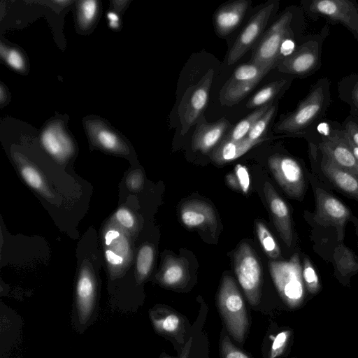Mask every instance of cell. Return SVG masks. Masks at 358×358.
Here are the masks:
<instances>
[{
  "instance_id": "obj_1",
  "label": "cell",
  "mask_w": 358,
  "mask_h": 358,
  "mask_svg": "<svg viewBox=\"0 0 358 358\" xmlns=\"http://www.w3.org/2000/svg\"><path fill=\"white\" fill-rule=\"evenodd\" d=\"M331 101V81L327 77H322L310 87L296 108L282 117L275 131L306 139L324 120Z\"/></svg>"
},
{
  "instance_id": "obj_2",
  "label": "cell",
  "mask_w": 358,
  "mask_h": 358,
  "mask_svg": "<svg viewBox=\"0 0 358 358\" xmlns=\"http://www.w3.org/2000/svg\"><path fill=\"white\" fill-rule=\"evenodd\" d=\"M305 22L301 7L287 8L268 29L253 49L250 63L262 67L277 68L282 58L284 42L294 36H302Z\"/></svg>"
},
{
  "instance_id": "obj_3",
  "label": "cell",
  "mask_w": 358,
  "mask_h": 358,
  "mask_svg": "<svg viewBox=\"0 0 358 358\" xmlns=\"http://www.w3.org/2000/svg\"><path fill=\"white\" fill-rule=\"evenodd\" d=\"M329 33L330 27L325 24L319 32L302 37L292 53L280 62L278 70L299 78L315 73L321 68L322 46Z\"/></svg>"
},
{
  "instance_id": "obj_4",
  "label": "cell",
  "mask_w": 358,
  "mask_h": 358,
  "mask_svg": "<svg viewBox=\"0 0 358 358\" xmlns=\"http://www.w3.org/2000/svg\"><path fill=\"white\" fill-rule=\"evenodd\" d=\"M268 265L272 279L283 302L292 309L302 306L306 298V289L299 255L295 254L289 261H272Z\"/></svg>"
},
{
  "instance_id": "obj_5",
  "label": "cell",
  "mask_w": 358,
  "mask_h": 358,
  "mask_svg": "<svg viewBox=\"0 0 358 358\" xmlns=\"http://www.w3.org/2000/svg\"><path fill=\"white\" fill-rule=\"evenodd\" d=\"M301 7L312 21L322 17L329 24L343 25L358 43V3L356 0H301Z\"/></svg>"
},
{
  "instance_id": "obj_6",
  "label": "cell",
  "mask_w": 358,
  "mask_h": 358,
  "mask_svg": "<svg viewBox=\"0 0 358 358\" xmlns=\"http://www.w3.org/2000/svg\"><path fill=\"white\" fill-rule=\"evenodd\" d=\"M217 303L229 334L236 341L243 342L248 327V318L244 300L230 276H224L222 280Z\"/></svg>"
},
{
  "instance_id": "obj_7",
  "label": "cell",
  "mask_w": 358,
  "mask_h": 358,
  "mask_svg": "<svg viewBox=\"0 0 358 358\" xmlns=\"http://www.w3.org/2000/svg\"><path fill=\"white\" fill-rule=\"evenodd\" d=\"M273 66L262 67L248 63L238 66L220 92L224 106H232L250 93Z\"/></svg>"
},
{
  "instance_id": "obj_8",
  "label": "cell",
  "mask_w": 358,
  "mask_h": 358,
  "mask_svg": "<svg viewBox=\"0 0 358 358\" xmlns=\"http://www.w3.org/2000/svg\"><path fill=\"white\" fill-rule=\"evenodd\" d=\"M235 272L245 296L252 306L261 296L262 268L256 253L246 243L240 245L234 254Z\"/></svg>"
},
{
  "instance_id": "obj_9",
  "label": "cell",
  "mask_w": 358,
  "mask_h": 358,
  "mask_svg": "<svg viewBox=\"0 0 358 358\" xmlns=\"http://www.w3.org/2000/svg\"><path fill=\"white\" fill-rule=\"evenodd\" d=\"M213 74L212 69L208 70L199 83L183 94L178 110L181 134L185 135L203 116L209 101Z\"/></svg>"
},
{
  "instance_id": "obj_10",
  "label": "cell",
  "mask_w": 358,
  "mask_h": 358,
  "mask_svg": "<svg viewBox=\"0 0 358 358\" xmlns=\"http://www.w3.org/2000/svg\"><path fill=\"white\" fill-rule=\"evenodd\" d=\"M278 1H270L255 13L241 30L232 45L227 58V64L239 60L257 42L269 19L278 8Z\"/></svg>"
},
{
  "instance_id": "obj_11",
  "label": "cell",
  "mask_w": 358,
  "mask_h": 358,
  "mask_svg": "<svg viewBox=\"0 0 358 358\" xmlns=\"http://www.w3.org/2000/svg\"><path fill=\"white\" fill-rule=\"evenodd\" d=\"M269 169L281 188L293 198H301L305 192V179L300 163L294 157L275 154L268 158Z\"/></svg>"
},
{
  "instance_id": "obj_12",
  "label": "cell",
  "mask_w": 358,
  "mask_h": 358,
  "mask_svg": "<svg viewBox=\"0 0 358 358\" xmlns=\"http://www.w3.org/2000/svg\"><path fill=\"white\" fill-rule=\"evenodd\" d=\"M316 211L314 220L322 226H334L338 231V239L343 238L344 227L350 218L348 208L337 198L320 188L315 192Z\"/></svg>"
},
{
  "instance_id": "obj_13",
  "label": "cell",
  "mask_w": 358,
  "mask_h": 358,
  "mask_svg": "<svg viewBox=\"0 0 358 358\" xmlns=\"http://www.w3.org/2000/svg\"><path fill=\"white\" fill-rule=\"evenodd\" d=\"M231 129L230 122L224 117L208 124L202 116L197 122L192 136V149L203 153L213 151Z\"/></svg>"
},
{
  "instance_id": "obj_14",
  "label": "cell",
  "mask_w": 358,
  "mask_h": 358,
  "mask_svg": "<svg viewBox=\"0 0 358 358\" xmlns=\"http://www.w3.org/2000/svg\"><path fill=\"white\" fill-rule=\"evenodd\" d=\"M264 192L275 226L287 247L289 248L293 241V231L289 208L267 181L264 182Z\"/></svg>"
},
{
  "instance_id": "obj_15",
  "label": "cell",
  "mask_w": 358,
  "mask_h": 358,
  "mask_svg": "<svg viewBox=\"0 0 358 358\" xmlns=\"http://www.w3.org/2000/svg\"><path fill=\"white\" fill-rule=\"evenodd\" d=\"M251 1L236 0L222 5L213 15L215 30L220 36L234 31L241 23Z\"/></svg>"
},
{
  "instance_id": "obj_16",
  "label": "cell",
  "mask_w": 358,
  "mask_h": 358,
  "mask_svg": "<svg viewBox=\"0 0 358 358\" xmlns=\"http://www.w3.org/2000/svg\"><path fill=\"white\" fill-rule=\"evenodd\" d=\"M317 149L320 156V169L324 176L337 189L358 200V177L336 166Z\"/></svg>"
},
{
  "instance_id": "obj_17",
  "label": "cell",
  "mask_w": 358,
  "mask_h": 358,
  "mask_svg": "<svg viewBox=\"0 0 358 358\" xmlns=\"http://www.w3.org/2000/svg\"><path fill=\"white\" fill-rule=\"evenodd\" d=\"M180 219L187 227H204L214 225L216 222L214 210L210 205L201 201H189L180 208Z\"/></svg>"
},
{
  "instance_id": "obj_18",
  "label": "cell",
  "mask_w": 358,
  "mask_h": 358,
  "mask_svg": "<svg viewBox=\"0 0 358 358\" xmlns=\"http://www.w3.org/2000/svg\"><path fill=\"white\" fill-rule=\"evenodd\" d=\"M265 138L252 141L244 138L240 141H234L224 138L212 151L211 157L218 164L227 163L240 157L255 145L265 141Z\"/></svg>"
},
{
  "instance_id": "obj_19",
  "label": "cell",
  "mask_w": 358,
  "mask_h": 358,
  "mask_svg": "<svg viewBox=\"0 0 358 358\" xmlns=\"http://www.w3.org/2000/svg\"><path fill=\"white\" fill-rule=\"evenodd\" d=\"M41 142L45 149L57 158H66L72 152L71 141L57 125L49 126L43 131Z\"/></svg>"
},
{
  "instance_id": "obj_20",
  "label": "cell",
  "mask_w": 358,
  "mask_h": 358,
  "mask_svg": "<svg viewBox=\"0 0 358 358\" xmlns=\"http://www.w3.org/2000/svg\"><path fill=\"white\" fill-rule=\"evenodd\" d=\"M293 76L281 78L268 83L257 92L248 101V108L257 109L273 102L275 97L285 92L291 85Z\"/></svg>"
},
{
  "instance_id": "obj_21",
  "label": "cell",
  "mask_w": 358,
  "mask_h": 358,
  "mask_svg": "<svg viewBox=\"0 0 358 358\" xmlns=\"http://www.w3.org/2000/svg\"><path fill=\"white\" fill-rule=\"evenodd\" d=\"M337 90L338 98L350 106V115L358 117V73L341 78Z\"/></svg>"
},
{
  "instance_id": "obj_22",
  "label": "cell",
  "mask_w": 358,
  "mask_h": 358,
  "mask_svg": "<svg viewBox=\"0 0 358 358\" xmlns=\"http://www.w3.org/2000/svg\"><path fill=\"white\" fill-rule=\"evenodd\" d=\"M94 292V284L90 276L83 272L77 286L79 312L83 320L87 319L92 311Z\"/></svg>"
},
{
  "instance_id": "obj_23",
  "label": "cell",
  "mask_w": 358,
  "mask_h": 358,
  "mask_svg": "<svg viewBox=\"0 0 358 358\" xmlns=\"http://www.w3.org/2000/svg\"><path fill=\"white\" fill-rule=\"evenodd\" d=\"M273 102L255 109L245 117L239 121L229 131L224 138L240 141L247 136L255 122L272 106Z\"/></svg>"
},
{
  "instance_id": "obj_24",
  "label": "cell",
  "mask_w": 358,
  "mask_h": 358,
  "mask_svg": "<svg viewBox=\"0 0 358 358\" xmlns=\"http://www.w3.org/2000/svg\"><path fill=\"white\" fill-rule=\"evenodd\" d=\"M334 257L337 269L343 276L358 270V262L353 253L345 246L338 245L335 250Z\"/></svg>"
},
{
  "instance_id": "obj_25",
  "label": "cell",
  "mask_w": 358,
  "mask_h": 358,
  "mask_svg": "<svg viewBox=\"0 0 358 358\" xmlns=\"http://www.w3.org/2000/svg\"><path fill=\"white\" fill-rule=\"evenodd\" d=\"M256 230L259 241L266 255L271 259L280 256L279 247L267 227L260 221L256 222Z\"/></svg>"
},
{
  "instance_id": "obj_26",
  "label": "cell",
  "mask_w": 358,
  "mask_h": 358,
  "mask_svg": "<svg viewBox=\"0 0 358 358\" xmlns=\"http://www.w3.org/2000/svg\"><path fill=\"white\" fill-rule=\"evenodd\" d=\"M153 323L159 331L173 335L176 334L182 327V320L179 315L169 311L159 317L154 318Z\"/></svg>"
},
{
  "instance_id": "obj_27",
  "label": "cell",
  "mask_w": 358,
  "mask_h": 358,
  "mask_svg": "<svg viewBox=\"0 0 358 358\" xmlns=\"http://www.w3.org/2000/svg\"><path fill=\"white\" fill-rule=\"evenodd\" d=\"M227 183L233 188L240 189L246 194L250 188V179L245 166L238 164L234 172L227 176Z\"/></svg>"
},
{
  "instance_id": "obj_28",
  "label": "cell",
  "mask_w": 358,
  "mask_h": 358,
  "mask_svg": "<svg viewBox=\"0 0 358 358\" xmlns=\"http://www.w3.org/2000/svg\"><path fill=\"white\" fill-rule=\"evenodd\" d=\"M302 276L306 291L312 296L317 294L321 288L319 277L312 263L304 259Z\"/></svg>"
},
{
  "instance_id": "obj_29",
  "label": "cell",
  "mask_w": 358,
  "mask_h": 358,
  "mask_svg": "<svg viewBox=\"0 0 358 358\" xmlns=\"http://www.w3.org/2000/svg\"><path fill=\"white\" fill-rule=\"evenodd\" d=\"M185 276L183 266L177 260L170 261L166 266L163 274L162 281L169 286H175L180 283Z\"/></svg>"
},
{
  "instance_id": "obj_30",
  "label": "cell",
  "mask_w": 358,
  "mask_h": 358,
  "mask_svg": "<svg viewBox=\"0 0 358 358\" xmlns=\"http://www.w3.org/2000/svg\"><path fill=\"white\" fill-rule=\"evenodd\" d=\"M278 108V103L272 106L255 122L245 138L256 141L261 139L266 132V130L273 119Z\"/></svg>"
},
{
  "instance_id": "obj_31",
  "label": "cell",
  "mask_w": 358,
  "mask_h": 358,
  "mask_svg": "<svg viewBox=\"0 0 358 358\" xmlns=\"http://www.w3.org/2000/svg\"><path fill=\"white\" fill-rule=\"evenodd\" d=\"M154 252L150 245L143 246L138 252L137 257L136 267L138 273L142 276H146L152 264Z\"/></svg>"
},
{
  "instance_id": "obj_32",
  "label": "cell",
  "mask_w": 358,
  "mask_h": 358,
  "mask_svg": "<svg viewBox=\"0 0 358 358\" xmlns=\"http://www.w3.org/2000/svg\"><path fill=\"white\" fill-rule=\"evenodd\" d=\"M291 336V330H285L280 332L274 338L268 358H276L283 354L289 344Z\"/></svg>"
},
{
  "instance_id": "obj_33",
  "label": "cell",
  "mask_w": 358,
  "mask_h": 358,
  "mask_svg": "<svg viewBox=\"0 0 358 358\" xmlns=\"http://www.w3.org/2000/svg\"><path fill=\"white\" fill-rule=\"evenodd\" d=\"M97 10V2L85 1L81 2L79 21L83 27H87L94 19Z\"/></svg>"
},
{
  "instance_id": "obj_34",
  "label": "cell",
  "mask_w": 358,
  "mask_h": 358,
  "mask_svg": "<svg viewBox=\"0 0 358 358\" xmlns=\"http://www.w3.org/2000/svg\"><path fill=\"white\" fill-rule=\"evenodd\" d=\"M220 350L222 358H250L247 354L237 348L227 336L222 338Z\"/></svg>"
},
{
  "instance_id": "obj_35",
  "label": "cell",
  "mask_w": 358,
  "mask_h": 358,
  "mask_svg": "<svg viewBox=\"0 0 358 358\" xmlns=\"http://www.w3.org/2000/svg\"><path fill=\"white\" fill-rule=\"evenodd\" d=\"M341 127L350 140L358 147V117L349 115L341 123Z\"/></svg>"
},
{
  "instance_id": "obj_36",
  "label": "cell",
  "mask_w": 358,
  "mask_h": 358,
  "mask_svg": "<svg viewBox=\"0 0 358 358\" xmlns=\"http://www.w3.org/2000/svg\"><path fill=\"white\" fill-rule=\"evenodd\" d=\"M22 176L27 183L31 187L39 189L43 185V180L38 171L31 166H24L21 171Z\"/></svg>"
},
{
  "instance_id": "obj_37",
  "label": "cell",
  "mask_w": 358,
  "mask_h": 358,
  "mask_svg": "<svg viewBox=\"0 0 358 358\" xmlns=\"http://www.w3.org/2000/svg\"><path fill=\"white\" fill-rule=\"evenodd\" d=\"M96 138L99 143L108 150H114L118 145L117 136L107 129L99 130L96 134Z\"/></svg>"
},
{
  "instance_id": "obj_38",
  "label": "cell",
  "mask_w": 358,
  "mask_h": 358,
  "mask_svg": "<svg viewBox=\"0 0 358 358\" xmlns=\"http://www.w3.org/2000/svg\"><path fill=\"white\" fill-rule=\"evenodd\" d=\"M5 58L6 59L7 63L16 70H21L24 67L23 58L17 50H9Z\"/></svg>"
},
{
  "instance_id": "obj_39",
  "label": "cell",
  "mask_w": 358,
  "mask_h": 358,
  "mask_svg": "<svg viewBox=\"0 0 358 358\" xmlns=\"http://www.w3.org/2000/svg\"><path fill=\"white\" fill-rule=\"evenodd\" d=\"M117 221L124 227L131 228L134 225V218L129 211L125 208H121L116 213Z\"/></svg>"
},
{
  "instance_id": "obj_40",
  "label": "cell",
  "mask_w": 358,
  "mask_h": 358,
  "mask_svg": "<svg viewBox=\"0 0 358 358\" xmlns=\"http://www.w3.org/2000/svg\"><path fill=\"white\" fill-rule=\"evenodd\" d=\"M106 256L108 262L113 265H119L123 262L122 257L116 255L114 252L110 250L106 251Z\"/></svg>"
},
{
  "instance_id": "obj_41",
  "label": "cell",
  "mask_w": 358,
  "mask_h": 358,
  "mask_svg": "<svg viewBox=\"0 0 358 358\" xmlns=\"http://www.w3.org/2000/svg\"><path fill=\"white\" fill-rule=\"evenodd\" d=\"M120 235L119 231L116 230H109L105 236V243L107 245H109L112 241L118 238Z\"/></svg>"
},
{
  "instance_id": "obj_42",
  "label": "cell",
  "mask_w": 358,
  "mask_h": 358,
  "mask_svg": "<svg viewBox=\"0 0 358 358\" xmlns=\"http://www.w3.org/2000/svg\"><path fill=\"white\" fill-rule=\"evenodd\" d=\"M343 131V137L345 138V141H346L348 145L349 146L350 150L352 151V154L354 155V156L355 157V158L358 160V147L356 146L350 140V138L347 136V135L344 133L343 130L342 129Z\"/></svg>"
},
{
  "instance_id": "obj_43",
  "label": "cell",
  "mask_w": 358,
  "mask_h": 358,
  "mask_svg": "<svg viewBox=\"0 0 358 358\" xmlns=\"http://www.w3.org/2000/svg\"><path fill=\"white\" fill-rule=\"evenodd\" d=\"M108 19L109 20V25L112 28L118 27V16L113 12H109L107 15Z\"/></svg>"
},
{
  "instance_id": "obj_44",
  "label": "cell",
  "mask_w": 358,
  "mask_h": 358,
  "mask_svg": "<svg viewBox=\"0 0 358 358\" xmlns=\"http://www.w3.org/2000/svg\"><path fill=\"white\" fill-rule=\"evenodd\" d=\"M129 184L133 189H137L141 184V176L138 174H134L129 180Z\"/></svg>"
},
{
  "instance_id": "obj_45",
  "label": "cell",
  "mask_w": 358,
  "mask_h": 358,
  "mask_svg": "<svg viewBox=\"0 0 358 358\" xmlns=\"http://www.w3.org/2000/svg\"><path fill=\"white\" fill-rule=\"evenodd\" d=\"M191 343H192V338L188 341L187 344L186 345L185 348H184V350L182 351V353L181 354V356L179 358H187L188 357ZM164 358H172V357H165Z\"/></svg>"
},
{
  "instance_id": "obj_46",
  "label": "cell",
  "mask_w": 358,
  "mask_h": 358,
  "mask_svg": "<svg viewBox=\"0 0 358 358\" xmlns=\"http://www.w3.org/2000/svg\"><path fill=\"white\" fill-rule=\"evenodd\" d=\"M294 358H297V357H294Z\"/></svg>"
}]
</instances>
